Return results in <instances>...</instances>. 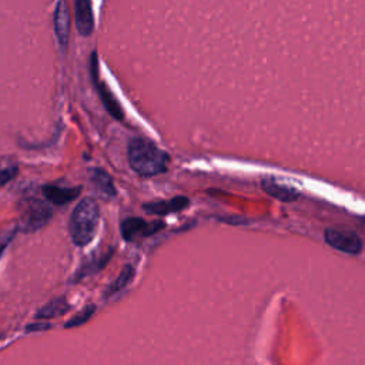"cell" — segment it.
<instances>
[{"instance_id":"obj_1","label":"cell","mask_w":365,"mask_h":365,"mask_svg":"<svg viewBox=\"0 0 365 365\" xmlns=\"http://www.w3.org/2000/svg\"><path fill=\"white\" fill-rule=\"evenodd\" d=\"M127 157L130 167L140 175L153 177L167 170L170 155L147 138H133L128 143Z\"/></svg>"},{"instance_id":"obj_2","label":"cell","mask_w":365,"mask_h":365,"mask_svg":"<svg viewBox=\"0 0 365 365\" xmlns=\"http://www.w3.org/2000/svg\"><path fill=\"white\" fill-rule=\"evenodd\" d=\"M100 220L97 202L87 197L83 198L73 210L68 220V232L73 242L78 247L87 245L96 235Z\"/></svg>"},{"instance_id":"obj_3","label":"cell","mask_w":365,"mask_h":365,"mask_svg":"<svg viewBox=\"0 0 365 365\" xmlns=\"http://www.w3.org/2000/svg\"><path fill=\"white\" fill-rule=\"evenodd\" d=\"M53 217V210L47 201L36 197L23 198L19 204V218L16 221L17 230L23 232H34L44 225Z\"/></svg>"},{"instance_id":"obj_4","label":"cell","mask_w":365,"mask_h":365,"mask_svg":"<svg viewBox=\"0 0 365 365\" xmlns=\"http://www.w3.org/2000/svg\"><path fill=\"white\" fill-rule=\"evenodd\" d=\"M324 238L332 248H336L342 252L358 254L362 250L361 238L354 231L349 230L328 228L324 232Z\"/></svg>"},{"instance_id":"obj_5","label":"cell","mask_w":365,"mask_h":365,"mask_svg":"<svg viewBox=\"0 0 365 365\" xmlns=\"http://www.w3.org/2000/svg\"><path fill=\"white\" fill-rule=\"evenodd\" d=\"M163 227H164V224L161 221L147 222L143 218L130 217L121 222V235L125 241H134L138 237L151 235V234L160 231Z\"/></svg>"},{"instance_id":"obj_6","label":"cell","mask_w":365,"mask_h":365,"mask_svg":"<svg viewBox=\"0 0 365 365\" xmlns=\"http://www.w3.org/2000/svg\"><path fill=\"white\" fill-rule=\"evenodd\" d=\"M91 74H93V81H94V86L97 88V93L106 107V110L115 118V120H123L124 117V113H123V108L121 106L118 104L117 98L114 97V94L110 91V88L104 84V83H98L97 81V54L96 51L91 54Z\"/></svg>"},{"instance_id":"obj_7","label":"cell","mask_w":365,"mask_h":365,"mask_svg":"<svg viewBox=\"0 0 365 365\" xmlns=\"http://www.w3.org/2000/svg\"><path fill=\"white\" fill-rule=\"evenodd\" d=\"M111 255H113V250L111 248H108V251H106V252L104 251L103 252H97L96 251L93 255H90L88 258H86L83 261V264L77 268V271L74 272V275L70 279V282H73V284L78 282V281L84 279L86 277L98 272L106 265V262L111 258Z\"/></svg>"},{"instance_id":"obj_8","label":"cell","mask_w":365,"mask_h":365,"mask_svg":"<svg viewBox=\"0 0 365 365\" xmlns=\"http://www.w3.org/2000/svg\"><path fill=\"white\" fill-rule=\"evenodd\" d=\"M41 191L48 204L60 207L76 200L81 192V187H60L54 184H47L43 185Z\"/></svg>"},{"instance_id":"obj_9","label":"cell","mask_w":365,"mask_h":365,"mask_svg":"<svg viewBox=\"0 0 365 365\" xmlns=\"http://www.w3.org/2000/svg\"><path fill=\"white\" fill-rule=\"evenodd\" d=\"M54 31L60 47L64 50L70 38V13L66 1H58L54 9Z\"/></svg>"},{"instance_id":"obj_10","label":"cell","mask_w":365,"mask_h":365,"mask_svg":"<svg viewBox=\"0 0 365 365\" xmlns=\"http://www.w3.org/2000/svg\"><path fill=\"white\" fill-rule=\"evenodd\" d=\"M74 16H76V27L80 36L83 37L90 36L94 30V17L91 10V3L88 0H76Z\"/></svg>"},{"instance_id":"obj_11","label":"cell","mask_w":365,"mask_h":365,"mask_svg":"<svg viewBox=\"0 0 365 365\" xmlns=\"http://www.w3.org/2000/svg\"><path fill=\"white\" fill-rule=\"evenodd\" d=\"M90 178L100 198L111 200L115 197V187H114L113 178L107 171L101 168H93L90 173Z\"/></svg>"},{"instance_id":"obj_12","label":"cell","mask_w":365,"mask_h":365,"mask_svg":"<svg viewBox=\"0 0 365 365\" xmlns=\"http://www.w3.org/2000/svg\"><path fill=\"white\" fill-rule=\"evenodd\" d=\"M190 204V201L185 197H177V198H171V200H164V201H155V202H147L143 205V208L148 212V214H154V215H165L170 212H175V211H181L184 210L187 205Z\"/></svg>"},{"instance_id":"obj_13","label":"cell","mask_w":365,"mask_h":365,"mask_svg":"<svg viewBox=\"0 0 365 365\" xmlns=\"http://www.w3.org/2000/svg\"><path fill=\"white\" fill-rule=\"evenodd\" d=\"M70 309L68 302L66 301L64 297H57L54 299H51L50 302H47L46 305H43L37 312H36V318L37 319H50V318H56L60 317L63 314H66Z\"/></svg>"},{"instance_id":"obj_14","label":"cell","mask_w":365,"mask_h":365,"mask_svg":"<svg viewBox=\"0 0 365 365\" xmlns=\"http://www.w3.org/2000/svg\"><path fill=\"white\" fill-rule=\"evenodd\" d=\"M262 188L272 197L281 200V201H294L298 198V191L291 188V187H287V185H282V184H277L274 182L272 180H264L262 181Z\"/></svg>"},{"instance_id":"obj_15","label":"cell","mask_w":365,"mask_h":365,"mask_svg":"<svg viewBox=\"0 0 365 365\" xmlns=\"http://www.w3.org/2000/svg\"><path fill=\"white\" fill-rule=\"evenodd\" d=\"M133 277H134V268H133L131 265H125V267L121 269L120 275L115 278V281L111 282L110 287L106 289V294H104L106 298H108V297L117 294L118 291H121L123 288H125L127 284L133 279Z\"/></svg>"},{"instance_id":"obj_16","label":"cell","mask_w":365,"mask_h":365,"mask_svg":"<svg viewBox=\"0 0 365 365\" xmlns=\"http://www.w3.org/2000/svg\"><path fill=\"white\" fill-rule=\"evenodd\" d=\"M96 311V307L94 305H87L83 311H80L78 314H76L74 317H71L67 322H66V328H76V327H80L83 324H86L94 314Z\"/></svg>"},{"instance_id":"obj_17","label":"cell","mask_w":365,"mask_h":365,"mask_svg":"<svg viewBox=\"0 0 365 365\" xmlns=\"http://www.w3.org/2000/svg\"><path fill=\"white\" fill-rule=\"evenodd\" d=\"M17 174V164L9 161L6 164L0 163V187L6 185L10 180H13Z\"/></svg>"},{"instance_id":"obj_18","label":"cell","mask_w":365,"mask_h":365,"mask_svg":"<svg viewBox=\"0 0 365 365\" xmlns=\"http://www.w3.org/2000/svg\"><path fill=\"white\" fill-rule=\"evenodd\" d=\"M17 231H19V230H17V225H16V224L9 225V227H6V228H3V230L0 231V257H1V254L4 252V250L7 248V245L11 242V240L14 238V235H16Z\"/></svg>"},{"instance_id":"obj_19","label":"cell","mask_w":365,"mask_h":365,"mask_svg":"<svg viewBox=\"0 0 365 365\" xmlns=\"http://www.w3.org/2000/svg\"><path fill=\"white\" fill-rule=\"evenodd\" d=\"M51 325L47 324V322H34V324H29L26 327V331L27 332H38V331H46L48 329Z\"/></svg>"}]
</instances>
